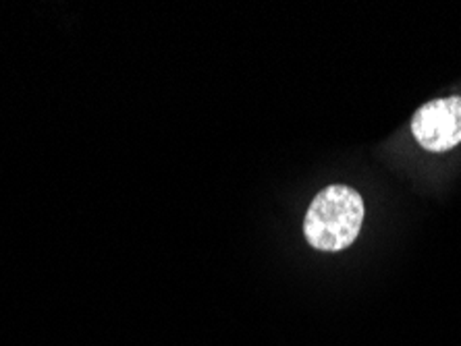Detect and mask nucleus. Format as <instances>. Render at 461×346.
<instances>
[{
  "label": "nucleus",
  "instance_id": "f257e3e1",
  "mask_svg": "<svg viewBox=\"0 0 461 346\" xmlns=\"http://www.w3.org/2000/svg\"><path fill=\"white\" fill-rule=\"evenodd\" d=\"M364 216V200L356 189L330 185L312 200L303 218V235L314 249L335 253L354 245Z\"/></svg>",
  "mask_w": 461,
  "mask_h": 346
},
{
  "label": "nucleus",
  "instance_id": "f03ea898",
  "mask_svg": "<svg viewBox=\"0 0 461 346\" xmlns=\"http://www.w3.org/2000/svg\"><path fill=\"white\" fill-rule=\"evenodd\" d=\"M413 139L429 152H449L461 144V98L432 100L411 119Z\"/></svg>",
  "mask_w": 461,
  "mask_h": 346
}]
</instances>
